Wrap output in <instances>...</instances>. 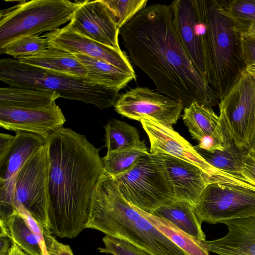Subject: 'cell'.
<instances>
[{"instance_id": "21", "label": "cell", "mask_w": 255, "mask_h": 255, "mask_svg": "<svg viewBox=\"0 0 255 255\" xmlns=\"http://www.w3.org/2000/svg\"><path fill=\"white\" fill-rule=\"evenodd\" d=\"M85 67L86 78L89 83L119 91L131 81L136 80V75L129 73L103 60L80 53L72 54Z\"/></svg>"}, {"instance_id": "14", "label": "cell", "mask_w": 255, "mask_h": 255, "mask_svg": "<svg viewBox=\"0 0 255 255\" xmlns=\"http://www.w3.org/2000/svg\"><path fill=\"white\" fill-rule=\"evenodd\" d=\"M49 46L63 51L80 53L103 60L132 74L134 70L127 53L121 49L109 46L82 35L68 24L43 35Z\"/></svg>"}, {"instance_id": "33", "label": "cell", "mask_w": 255, "mask_h": 255, "mask_svg": "<svg viewBox=\"0 0 255 255\" xmlns=\"http://www.w3.org/2000/svg\"><path fill=\"white\" fill-rule=\"evenodd\" d=\"M105 248H99L100 253L113 255H152L144 250L121 239L105 236L103 238Z\"/></svg>"}, {"instance_id": "36", "label": "cell", "mask_w": 255, "mask_h": 255, "mask_svg": "<svg viewBox=\"0 0 255 255\" xmlns=\"http://www.w3.org/2000/svg\"><path fill=\"white\" fill-rule=\"evenodd\" d=\"M240 35L242 58L246 68L255 63V38L248 34Z\"/></svg>"}, {"instance_id": "19", "label": "cell", "mask_w": 255, "mask_h": 255, "mask_svg": "<svg viewBox=\"0 0 255 255\" xmlns=\"http://www.w3.org/2000/svg\"><path fill=\"white\" fill-rule=\"evenodd\" d=\"M222 223L228 228L225 236L201 242L209 252L219 255H255V216Z\"/></svg>"}, {"instance_id": "44", "label": "cell", "mask_w": 255, "mask_h": 255, "mask_svg": "<svg viewBox=\"0 0 255 255\" xmlns=\"http://www.w3.org/2000/svg\"><path fill=\"white\" fill-rule=\"evenodd\" d=\"M247 34L255 38V29L250 31L249 33Z\"/></svg>"}, {"instance_id": "41", "label": "cell", "mask_w": 255, "mask_h": 255, "mask_svg": "<svg viewBox=\"0 0 255 255\" xmlns=\"http://www.w3.org/2000/svg\"><path fill=\"white\" fill-rule=\"evenodd\" d=\"M249 150L252 151L255 153V128L254 129L251 140L250 144L249 146Z\"/></svg>"}, {"instance_id": "24", "label": "cell", "mask_w": 255, "mask_h": 255, "mask_svg": "<svg viewBox=\"0 0 255 255\" xmlns=\"http://www.w3.org/2000/svg\"><path fill=\"white\" fill-rule=\"evenodd\" d=\"M18 60L22 63L58 74L82 78L87 76L85 67L74 55L50 46L41 53Z\"/></svg>"}, {"instance_id": "28", "label": "cell", "mask_w": 255, "mask_h": 255, "mask_svg": "<svg viewBox=\"0 0 255 255\" xmlns=\"http://www.w3.org/2000/svg\"><path fill=\"white\" fill-rule=\"evenodd\" d=\"M104 128L107 153L146 147L140 139L138 130L124 122L113 119Z\"/></svg>"}, {"instance_id": "8", "label": "cell", "mask_w": 255, "mask_h": 255, "mask_svg": "<svg viewBox=\"0 0 255 255\" xmlns=\"http://www.w3.org/2000/svg\"><path fill=\"white\" fill-rule=\"evenodd\" d=\"M13 198L16 210L19 208L26 209L43 228L50 229L47 141L28 159L17 173Z\"/></svg>"}, {"instance_id": "42", "label": "cell", "mask_w": 255, "mask_h": 255, "mask_svg": "<svg viewBox=\"0 0 255 255\" xmlns=\"http://www.w3.org/2000/svg\"><path fill=\"white\" fill-rule=\"evenodd\" d=\"M246 71L249 74L255 77V63L246 67Z\"/></svg>"}, {"instance_id": "18", "label": "cell", "mask_w": 255, "mask_h": 255, "mask_svg": "<svg viewBox=\"0 0 255 255\" xmlns=\"http://www.w3.org/2000/svg\"><path fill=\"white\" fill-rule=\"evenodd\" d=\"M162 157L172 185L175 199L187 201L196 207L210 178L192 163L166 154Z\"/></svg>"}, {"instance_id": "6", "label": "cell", "mask_w": 255, "mask_h": 255, "mask_svg": "<svg viewBox=\"0 0 255 255\" xmlns=\"http://www.w3.org/2000/svg\"><path fill=\"white\" fill-rule=\"evenodd\" d=\"M78 1H21L0 11V50L25 37L52 32L70 22Z\"/></svg>"}, {"instance_id": "12", "label": "cell", "mask_w": 255, "mask_h": 255, "mask_svg": "<svg viewBox=\"0 0 255 255\" xmlns=\"http://www.w3.org/2000/svg\"><path fill=\"white\" fill-rule=\"evenodd\" d=\"M114 107L118 114L128 119L153 120L167 127L177 123L184 108L181 101L144 87L120 94Z\"/></svg>"}, {"instance_id": "3", "label": "cell", "mask_w": 255, "mask_h": 255, "mask_svg": "<svg viewBox=\"0 0 255 255\" xmlns=\"http://www.w3.org/2000/svg\"><path fill=\"white\" fill-rule=\"evenodd\" d=\"M86 228L126 241L152 255H189L134 210L104 171L91 197Z\"/></svg>"}, {"instance_id": "22", "label": "cell", "mask_w": 255, "mask_h": 255, "mask_svg": "<svg viewBox=\"0 0 255 255\" xmlns=\"http://www.w3.org/2000/svg\"><path fill=\"white\" fill-rule=\"evenodd\" d=\"M182 118L194 139L198 141L203 137L210 135L224 143V136L220 116L211 107L193 102L184 108Z\"/></svg>"}, {"instance_id": "4", "label": "cell", "mask_w": 255, "mask_h": 255, "mask_svg": "<svg viewBox=\"0 0 255 255\" xmlns=\"http://www.w3.org/2000/svg\"><path fill=\"white\" fill-rule=\"evenodd\" d=\"M207 81L220 101L246 70L241 35L224 13L221 0H197Z\"/></svg>"}, {"instance_id": "37", "label": "cell", "mask_w": 255, "mask_h": 255, "mask_svg": "<svg viewBox=\"0 0 255 255\" xmlns=\"http://www.w3.org/2000/svg\"><path fill=\"white\" fill-rule=\"evenodd\" d=\"M198 147L207 152L214 153L217 150H222L224 147L222 143L212 136L206 135L198 141Z\"/></svg>"}, {"instance_id": "25", "label": "cell", "mask_w": 255, "mask_h": 255, "mask_svg": "<svg viewBox=\"0 0 255 255\" xmlns=\"http://www.w3.org/2000/svg\"><path fill=\"white\" fill-rule=\"evenodd\" d=\"M61 98L57 92L48 90L8 86L0 89V106L19 108L48 107Z\"/></svg>"}, {"instance_id": "38", "label": "cell", "mask_w": 255, "mask_h": 255, "mask_svg": "<svg viewBox=\"0 0 255 255\" xmlns=\"http://www.w3.org/2000/svg\"><path fill=\"white\" fill-rule=\"evenodd\" d=\"M14 139V135L4 133L0 134V159L6 154L11 147Z\"/></svg>"}, {"instance_id": "15", "label": "cell", "mask_w": 255, "mask_h": 255, "mask_svg": "<svg viewBox=\"0 0 255 255\" xmlns=\"http://www.w3.org/2000/svg\"><path fill=\"white\" fill-rule=\"evenodd\" d=\"M66 119L55 103L39 108H19L0 106V126L8 130L25 131L47 140L54 132L63 127Z\"/></svg>"}, {"instance_id": "17", "label": "cell", "mask_w": 255, "mask_h": 255, "mask_svg": "<svg viewBox=\"0 0 255 255\" xmlns=\"http://www.w3.org/2000/svg\"><path fill=\"white\" fill-rule=\"evenodd\" d=\"M68 24L76 32L102 44L121 49L120 29L112 20L102 0L78 1Z\"/></svg>"}, {"instance_id": "2", "label": "cell", "mask_w": 255, "mask_h": 255, "mask_svg": "<svg viewBox=\"0 0 255 255\" xmlns=\"http://www.w3.org/2000/svg\"><path fill=\"white\" fill-rule=\"evenodd\" d=\"M50 230L61 238L86 229L91 196L104 172L99 150L85 135L64 128L47 140Z\"/></svg>"}, {"instance_id": "20", "label": "cell", "mask_w": 255, "mask_h": 255, "mask_svg": "<svg viewBox=\"0 0 255 255\" xmlns=\"http://www.w3.org/2000/svg\"><path fill=\"white\" fill-rule=\"evenodd\" d=\"M221 124L224 136V148L214 153L199 148L197 150L213 167L227 173L243 178L255 186V179L244 165V155L249 150L237 147L228 130L222 122Z\"/></svg>"}, {"instance_id": "13", "label": "cell", "mask_w": 255, "mask_h": 255, "mask_svg": "<svg viewBox=\"0 0 255 255\" xmlns=\"http://www.w3.org/2000/svg\"><path fill=\"white\" fill-rule=\"evenodd\" d=\"M12 144L0 159V220H6L17 213L14 204V186L16 175L28 159L47 140L30 132L17 131Z\"/></svg>"}, {"instance_id": "35", "label": "cell", "mask_w": 255, "mask_h": 255, "mask_svg": "<svg viewBox=\"0 0 255 255\" xmlns=\"http://www.w3.org/2000/svg\"><path fill=\"white\" fill-rule=\"evenodd\" d=\"M17 212L24 219L27 225L36 236L43 255H48L44 238L43 227L31 216L28 211L23 208L16 209Z\"/></svg>"}, {"instance_id": "26", "label": "cell", "mask_w": 255, "mask_h": 255, "mask_svg": "<svg viewBox=\"0 0 255 255\" xmlns=\"http://www.w3.org/2000/svg\"><path fill=\"white\" fill-rule=\"evenodd\" d=\"M131 205L139 214L189 255H210L209 251L202 245L201 242L193 238L171 223Z\"/></svg>"}, {"instance_id": "30", "label": "cell", "mask_w": 255, "mask_h": 255, "mask_svg": "<svg viewBox=\"0 0 255 255\" xmlns=\"http://www.w3.org/2000/svg\"><path fill=\"white\" fill-rule=\"evenodd\" d=\"M148 152L146 147L107 153L102 158L104 171L114 178L129 170Z\"/></svg>"}, {"instance_id": "10", "label": "cell", "mask_w": 255, "mask_h": 255, "mask_svg": "<svg viewBox=\"0 0 255 255\" xmlns=\"http://www.w3.org/2000/svg\"><path fill=\"white\" fill-rule=\"evenodd\" d=\"M195 208L200 220L209 224L255 216V190L212 182L204 189Z\"/></svg>"}, {"instance_id": "9", "label": "cell", "mask_w": 255, "mask_h": 255, "mask_svg": "<svg viewBox=\"0 0 255 255\" xmlns=\"http://www.w3.org/2000/svg\"><path fill=\"white\" fill-rule=\"evenodd\" d=\"M218 105L221 121L236 146L249 150L255 128V77L244 71Z\"/></svg>"}, {"instance_id": "34", "label": "cell", "mask_w": 255, "mask_h": 255, "mask_svg": "<svg viewBox=\"0 0 255 255\" xmlns=\"http://www.w3.org/2000/svg\"><path fill=\"white\" fill-rule=\"evenodd\" d=\"M43 232L48 255H74L70 246L58 241L49 229L43 228Z\"/></svg>"}, {"instance_id": "5", "label": "cell", "mask_w": 255, "mask_h": 255, "mask_svg": "<svg viewBox=\"0 0 255 255\" xmlns=\"http://www.w3.org/2000/svg\"><path fill=\"white\" fill-rule=\"evenodd\" d=\"M0 80L11 87L50 90L100 109L114 106L120 95L119 91L89 83L85 77L52 72L9 58L0 60Z\"/></svg>"}, {"instance_id": "29", "label": "cell", "mask_w": 255, "mask_h": 255, "mask_svg": "<svg viewBox=\"0 0 255 255\" xmlns=\"http://www.w3.org/2000/svg\"><path fill=\"white\" fill-rule=\"evenodd\" d=\"M221 2L224 13L233 22L240 35L255 29V0H221Z\"/></svg>"}, {"instance_id": "1", "label": "cell", "mask_w": 255, "mask_h": 255, "mask_svg": "<svg viewBox=\"0 0 255 255\" xmlns=\"http://www.w3.org/2000/svg\"><path fill=\"white\" fill-rule=\"evenodd\" d=\"M131 60L153 82L159 93L181 101L212 107L214 90L195 68L176 33L170 5H146L120 29Z\"/></svg>"}, {"instance_id": "11", "label": "cell", "mask_w": 255, "mask_h": 255, "mask_svg": "<svg viewBox=\"0 0 255 255\" xmlns=\"http://www.w3.org/2000/svg\"><path fill=\"white\" fill-rule=\"evenodd\" d=\"M150 144V153L166 154L193 164L199 167L210 179L211 183L219 182L238 185V176L220 170L210 164L195 147L175 131L153 120L140 121Z\"/></svg>"}, {"instance_id": "32", "label": "cell", "mask_w": 255, "mask_h": 255, "mask_svg": "<svg viewBox=\"0 0 255 255\" xmlns=\"http://www.w3.org/2000/svg\"><path fill=\"white\" fill-rule=\"evenodd\" d=\"M49 47L45 37L30 36L22 38L0 50V54L12 56L14 59L36 55Z\"/></svg>"}, {"instance_id": "27", "label": "cell", "mask_w": 255, "mask_h": 255, "mask_svg": "<svg viewBox=\"0 0 255 255\" xmlns=\"http://www.w3.org/2000/svg\"><path fill=\"white\" fill-rule=\"evenodd\" d=\"M0 235L9 237L28 255H43L38 240L17 212L6 220H0Z\"/></svg>"}, {"instance_id": "7", "label": "cell", "mask_w": 255, "mask_h": 255, "mask_svg": "<svg viewBox=\"0 0 255 255\" xmlns=\"http://www.w3.org/2000/svg\"><path fill=\"white\" fill-rule=\"evenodd\" d=\"M114 179L128 202L149 213L175 199L159 154L148 152L129 170Z\"/></svg>"}, {"instance_id": "31", "label": "cell", "mask_w": 255, "mask_h": 255, "mask_svg": "<svg viewBox=\"0 0 255 255\" xmlns=\"http://www.w3.org/2000/svg\"><path fill=\"white\" fill-rule=\"evenodd\" d=\"M119 29L128 23L146 6L147 0H102Z\"/></svg>"}, {"instance_id": "39", "label": "cell", "mask_w": 255, "mask_h": 255, "mask_svg": "<svg viewBox=\"0 0 255 255\" xmlns=\"http://www.w3.org/2000/svg\"><path fill=\"white\" fill-rule=\"evenodd\" d=\"M244 165L255 179V153L249 150L244 155Z\"/></svg>"}, {"instance_id": "43", "label": "cell", "mask_w": 255, "mask_h": 255, "mask_svg": "<svg viewBox=\"0 0 255 255\" xmlns=\"http://www.w3.org/2000/svg\"><path fill=\"white\" fill-rule=\"evenodd\" d=\"M9 255H19L18 247L14 243Z\"/></svg>"}, {"instance_id": "40", "label": "cell", "mask_w": 255, "mask_h": 255, "mask_svg": "<svg viewBox=\"0 0 255 255\" xmlns=\"http://www.w3.org/2000/svg\"><path fill=\"white\" fill-rule=\"evenodd\" d=\"M13 244L9 237L0 235V255H9Z\"/></svg>"}, {"instance_id": "45", "label": "cell", "mask_w": 255, "mask_h": 255, "mask_svg": "<svg viewBox=\"0 0 255 255\" xmlns=\"http://www.w3.org/2000/svg\"><path fill=\"white\" fill-rule=\"evenodd\" d=\"M18 254L19 255H28L23 252L20 248H18Z\"/></svg>"}, {"instance_id": "16", "label": "cell", "mask_w": 255, "mask_h": 255, "mask_svg": "<svg viewBox=\"0 0 255 255\" xmlns=\"http://www.w3.org/2000/svg\"><path fill=\"white\" fill-rule=\"evenodd\" d=\"M169 5L179 39L194 67L207 81L202 40V25L197 0H175Z\"/></svg>"}, {"instance_id": "23", "label": "cell", "mask_w": 255, "mask_h": 255, "mask_svg": "<svg viewBox=\"0 0 255 255\" xmlns=\"http://www.w3.org/2000/svg\"><path fill=\"white\" fill-rule=\"evenodd\" d=\"M164 219L199 242L206 241L202 223L196 208L190 203L181 200L163 205L150 213Z\"/></svg>"}]
</instances>
